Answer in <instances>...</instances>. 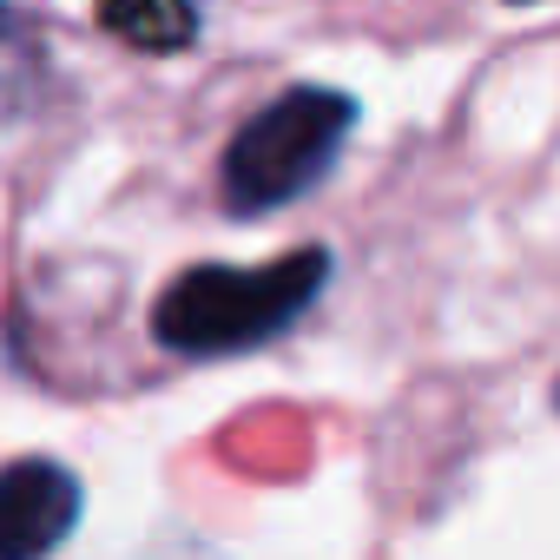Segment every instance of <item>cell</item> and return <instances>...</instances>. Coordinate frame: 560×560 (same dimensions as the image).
I'll return each instance as SVG.
<instances>
[{
  "label": "cell",
  "instance_id": "cell-3",
  "mask_svg": "<svg viewBox=\"0 0 560 560\" xmlns=\"http://www.w3.org/2000/svg\"><path fill=\"white\" fill-rule=\"evenodd\" d=\"M80 521V481L47 462H8L0 468V560H27V553H54Z\"/></svg>",
  "mask_w": 560,
  "mask_h": 560
},
{
  "label": "cell",
  "instance_id": "cell-5",
  "mask_svg": "<svg viewBox=\"0 0 560 560\" xmlns=\"http://www.w3.org/2000/svg\"><path fill=\"white\" fill-rule=\"evenodd\" d=\"M40 93V47L27 34V21L0 0V126L21 119Z\"/></svg>",
  "mask_w": 560,
  "mask_h": 560
},
{
  "label": "cell",
  "instance_id": "cell-2",
  "mask_svg": "<svg viewBox=\"0 0 560 560\" xmlns=\"http://www.w3.org/2000/svg\"><path fill=\"white\" fill-rule=\"evenodd\" d=\"M350 126H357V100L330 86H291L284 100H270L257 119L237 126L224 152V211L264 218V211H284L291 198H304L311 185H324Z\"/></svg>",
  "mask_w": 560,
  "mask_h": 560
},
{
  "label": "cell",
  "instance_id": "cell-4",
  "mask_svg": "<svg viewBox=\"0 0 560 560\" xmlns=\"http://www.w3.org/2000/svg\"><path fill=\"white\" fill-rule=\"evenodd\" d=\"M100 21L139 54H185L198 40V0H106Z\"/></svg>",
  "mask_w": 560,
  "mask_h": 560
},
{
  "label": "cell",
  "instance_id": "cell-1",
  "mask_svg": "<svg viewBox=\"0 0 560 560\" xmlns=\"http://www.w3.org/2000/svg\"><path fill=\"white\" fill-rule=\"evenodd\" d=\"M330 277V250H291L277 264L237 270V264H198L172 277V291L152 311V337L178 357H231L257 350L277 330H291Z\"/></svg>",
  "mask_w": 560,
  "mask_h": 560
}]
</instances>
